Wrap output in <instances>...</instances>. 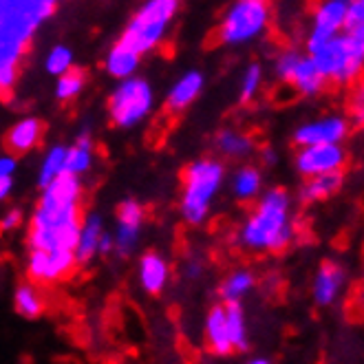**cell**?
I'll list each match as a JSON object with an SVG mask.
<instances>
[{"instance_id":"6da1fadb","label":"cell","mask_w":364,"mask_h":364,"mask_svg":"<svg viewBox=\"0 0 364 364\" xmlns=\"http://www.w3.org/2000/svg\"><path fill=\"white\" fill-rule=\"evenodd\" d=\"M82 179L62 175L40 190L38 203L29 217L27 245L42 252H75L82 230L80 217Z\"/></svg>"},{"instance_id":"7a4b0ae2","label":"cell","mask_w":364,"mask_h":364,"mask_svg":"<svg viewBox=\"0 0 364 364\" xmlns=\"http://www.w3.org/2000/svg\"><path fill=\"white\" fill-rule=\"evenodd\" d=\"M294 239L291 195L285 188L265 190L239 230V243L250 252H281Z\"/></svg>"},{"instance_id":"3957f363","label":"cell","mask_w":364,"mask_h":364,"mask_svg":"<svg viewBox=\"0 0 364 364\" xmlns=\"http://www.w3.org/2000/svg\"><path fill=\"white\" fill-rule=\"evenodd\" d=\"M55 0H3L0 3V67L18 69L36 31L53 18Z\"/></svg>"},{"instance_id":"277c9868","label":"cell","mask_w":364,"mask_h":364,"mask_svg":"<svg viewBox=\"0 0 364 364\" xmlns=\"http://www.w3.org/2000/svg\"><path fill=\"white\" fill-rule=\"evenodd\" d=\"M225 183V166L214 157H201L190 161L183 170V188L179 210L188 225L205 223L214 199Z\"/></svg>"},{"instance_id":"5b68a950","label":"cell","mask_w":364,"mask_h":364,"mask_svg":"<svg viewBox=\"0 0 364 364\" xmlns=\"http://www.w3.org/2000/svg\"><path fill=\"white\" fill-rule=\"evenodd\" d=\"M177 11V0H148L131 16L117 40L144 58L146 53L155 51L166 40Z\"/></svg>"},{"instance_id":"8992f818","label":"cell","mask_w":364,"mask_h":364,"mask_svg":"<svg viewBox=\"0 0 364 364\" xmlns=\"http://www.w3.org/2000/svg\"><path fill=\"white\" fill-rule=\"evenodd\" d=\"M311 60L327 82H360V75L364 71V27L340 33Z\"/></svg>"},{"instance_id":"52a82bcc","label":"cell","mask_w":364,"mask_h":364,"mask_svg":"<svg viewBox=\"0 0 364 364\" xmlns=\"http://www.w3.org/2000/svg\"><path fill=\"white\" fill-rule=\"evenodd\" d=\"M106 109H109L113 126L124 128V131L139 126L155 109V91L151 82L139 75L117 82L106 102Z\"/></svg>"},{"instance_id":"ba28073f","label":"cell","mask_w":364,"mask_h":364,"mask_svg":"<svg viewBox=\"0 0 364 364\" xmlns=\"http://www.w3.org/2000/svg\"><path fill=\"white\" fill-rule=\"evenodd\" d=\"M272 20V9L265 0H237L232 3L221 23H219V40L223 45L237 47L259 40Z\"/></svg>"},{"instance_id":"9c48e42d","label":"cell","mask_w":364,"mask_h":364,"mask_svg":"<svg viewBox=\"0 0 364 364\" xmlns=\"http://www.w3.org/2000/svg\"><path fill=\"white\" fill-rule=\"evenodd\" d=\"M349 0H325L316 5L311 16V29L305 36V51L309 58L318 55L333 38L345 33Z\"/></svg>"},{"instance_id":"30bf717a","label":"cell","mask_w":364,"mask_h":364,"mask_svg":"<svg viewBox=\"0 0 364 364\" xmlns=\"http://www.w3.org/2000/svg\"><path fill=\"white\" fill-rule=\"evenodd\" d=\"M349 119L345 115H325L311 122L301 124L294 131V144L298 148L309 146H342V141L349 135Z\"/></svg>"},{"instance_id":"8fae6325","label":"cell","mask_w":364,"mask_h":364,"mask_svg":"<svg viewBox=\"0 0 364 364\" xmlns=\"http://www.w3.org/2000/svg\"><path fill=\"white\" fill-rule=\"evenodd\" d=\"M347 164V153L342 146H309V148H298L294 157V166L298 175L305 179L320 177V175H331L342 173V168Z\"/></svg>"},{"instance_id":"7c38bea8","label":"cell","mask_w":364,"mask_h":364,"mask_svg":"<svg viewBox=\"0 0 364 364\" xmlns=\"http://www.w3.org/2000/svg\"><path fill=\"white\" fill-rule=\"evenodd\" d=\"M144 228V208L137 199H122L115 208V254L128 259L141 237Z\"/></svg>"},{"instance_id":"4fadbf2b","label":"cell","mask_w":364,"mask_h":364,"mask_svg":"<svg viewBox=\"0 0 364 364\" xmlns=\"http://www.w3.org/2000/svg\"><path fill=\"white\" fill-rule=\"evenodd\" d=\"M77 265L75 252H42L29 250L27 254V276L33 283H55L67 278Z\"/></svg>"},{"instance_id":"5bb4252c","label":"cell","mask_w":364,"mask_h":364,"mask_svg":"<svg viewBox=\"0 0 364 364\" xmlns=\"http://www.w3.org/2000/svg\"><path fill=\"white\" fill-rule=\"evenodd\" d=\"M347 285V269L338 261H323L316 269L311 283V298L318 307H331L342 296V289Z\"/></svg>"},{"instance_id":"9a60e30c","label":"cell","mask_w":364,"mask_h":364,"mask_svg":"<svg viewBox=\"0 0 364 364\" xmlns=\"http://www.w3.org/2000/svg\"><path fill=\"white\" fill-rule=\"evenodd\" d=\"M170 281V265L168 259L159 252H144L137 261V283L139 287L151 294L159 296Z\"/></svg>"},{"instance_id":"2e32d148","label":"cell","mask_w":364,"mask_h":364,"mask_svg":"<svg viewBox=\"0 0 364 364\" xmlns=\"http://www.w3.org/2000/svg\"><path fill=\"white\" fill-rule=\"evenodd\" d=\"M205 77L199 69H188L177 77V82L166 93V109L170 113H183L188 106L197 102L203 91Z\"/></svg>"},{"instance_id":"e0dca14e","label":"cell","mask_w":364,"mask_h":364,"mask_svg":"<svg viewBox=\"0 0 364 364\" xmlns=\"http://www.w3.org/2000/svg\"><path fill=\"white\" fill-rule=\"evenodd\" d=\"M203 338L210 353L214 355H230L234 353L232 347V338H230V327H228V314L225 305H214L205 314L203 320Z\"/></svg>"},{"instance_id":"ac0fdd59","label":"cell","mask_w":364,"mask_h":364,"mask_svg":"<svg viewBox=\"0 0 364 364\" xmlns=\"http://www.w3.org/2000/svg\"><path fill=\"white\" fill-rule=\"evenodd\" d=\"M42 122L38 117H23L9 126L5 144L11 155H25L40 144L42 139Z\"/></svg>"},{"instance_id":"d6986e66","label":"cell","mask_w":364,"mask_h":364,"mask_svg":"<svg viewBox=\"0 0 364 364\" xmlns=\"http://www.w3.org/2000/svg\"><path fill=\"white\" fill-rule=\"evenodd\" d=\"M104 234H106L104 219L100 217L97 212L87 214V217H84V221H82L80 241H77V247H75L77 265H89L95 259V256L100 254V243H102Z\"/></svg>"},{"instance_id":"ffe728a7","label":"cell","mask_w":364,"mask_h":364,"mask_svg":"<svg viewBox=\"0 0 364 364\" xmlns=\"http://www.w3.org/2000/svg\"><path fill=\"white\" fill-rule=\"evenodd\" d=\"M139 64H141V55L117 40L104 58V71L109 73L113 80L124 82V80L137 77Z\"/></svg>"},{"instance_id":"44dd1931","label":"cell","mask_w":364,"mask_h":364,"mask_svg":"<svg viewBox=\"0 0 364 364\" xmlns=\"http://www.w3.org/2000/svg\"><path fill=\"white\" fill-rule=\"evenodd\" d=\"M342 183H345V175H342V173H331V175H320V177L305 179L303 186L298 188V192H296V199L301 203H305V205H311V203H318V201H327L333 195H338Z\"/></svg>"},{"instance_id":"7402d4cb","label":"cell","mask_w":364,"mask_h":364,"mask_svg":"<svg viewBox=\"0 0 364 364\" xmlns=\"http://www.w3.org/2000/svg\"><path fill=\"white\" fill-rule=\"evenodd\" d=\"M230 190L234 199L239 201H254L261 199L263 195V173L254 166H241L234 170V175L230 177Z\"/></svg>"},{"instance_id":"603a6c76","label":"cell","mask_w":364,"mask_h":364,"mask_svg":"<svg viewBox=\"0 0 364 364\" xmlns=\"http://www.w3.org/2000/svg\"><path fill=\"white\" fill-rule=\"evenodd\" d=\"M95 164V141L89 131L80 133L73 146H69L67 155V175L82 177L87 175Z\"/></svg>"},{"instance_id":"cb8c5ba5","label":"cell","mask_w":364,"mask_h":364,"mask_svg":"<svg viewBox=\"0 0 364 364\" xmlns=\"http://www.w3.org/2000/svg\"><path fill=\"white\" fill-rule=\"evenodd\" d=\"M254 287L256 276L250 269H237L219 285V296L223 305H243V301L254 291Z\"/></svg>"},{"instance_id":"d4e9b609","label":"cell","mask_w":364,"mask_h":364,"mask_svg":"<svg viewBox=\"0 0 364 364\" xmlns=\"http://www.w3.org/2000/svg\"><path fill=\"white\" fill-rule=\"evenodd\" d=\"M67 155H69V146H64V144H53L45 153V157L40 161V168H38V188L40 190H45L55 179L67 175Z\"/></svg>"},{"instance_id":"484cf974","label":"cell","mask_w":364,"mask_h":364,"mask_svg":"<svg viewBox=\"0 0 364 364\" xmlns=\"http://www.w3.org/2000/svg\"><path fill=\"white\" fill-rule=\"evenodd\" d=\"M325 84H327V80L323 77V73L318 71L316 62H314L309 55H305L303 62L298 64L296 73H294L291 89H294L296 93L305 95V97H316L320 91L325 89Z\"/></svg>"},{"instance_id":"4316f807","label":"cell","mask_w":364,"mask_h":364,"mask_svg":"<svg viewBox=\"0 0 364 364\" xmlns=\"http://www.w3.org/2000/svg\"><path fill=\"white\" fill-rule=\"evenodd\" d=\"M14 309L20 318L36 320L45 314V298L33 283H20L14 289Z\"/></svg>"},{"instance_id":"83f0119b","label":"cell","mask_w":364,"mask_h":364,"mask_svg":"<svg viewBox=\"0 0 364 364\" xmlns=\"http://www.w3.org/2000/svg\"><path fill=\"white\" fill-rule=\"evenodd\" d=\"M217 151L228 159H245L254 153V139L239 131H221L217 135Z\"/></svg>"},{"instance_id":"f1b7e54d","label":"cell","mask_w":364,"mask_h":364,"mask_svg":"<svg viewBox=\"0 0 364 364\" xmlns=\"http://www.w3.org/2000/svg\"><path fill=\"white\" fill-rule=\"evenodd\" d=\"M225 314H228V327H230L234 353L247 351L250 349V327H247V316H245L243 305H225Z\"/></svg>"},{"instance_id":"f546056e","label":"cell","mask_w":364,"mask_h":364,"mask_svg":"<svg viewBox=\"0 0 364 364\" xmlns=\"http://www.w3.org/2000/svg\"><path fill=\"white\" fill-rule=\"evenodd\" d=\"M73 51L67 47V45H55L49 49L47 58H45V69L49 75L53 77H62V75H67L73 71Z\"/></svg>"},{"instance_id":"4dcf8cb0","label":"cell","mask_w":364,"mask_h":364,"mask_svg":"<svg viewBox=\"0 0 364 364\" xmlns=\"http://www.w3.org/2000/svg\"><path fill=\"white\" fill-rule=\"evenodd\" d=\"M303 53L296 51V49H285L276 55L274 60V75L281 80L285 87H291V80H294V73L298 69V64L303 62Z\"/></svg>"},{"instance_id":"1f68e13d","label":"cell","mask_w":364,"mask_h":364,"mask_svg":"<svg viewBox=\"0 0 364 364\" xmlns=\"http://www.w3.org/2000/svg\"><path fill=\"white\" fill-rule=\"evenodd\" d=\"M84 84H87V77H84V73L77 71V69H73L71 73L58 77V82H55V97H58L60 102L75 100V97L82 93Z\"/></svg>"},{"instance_id":"d6a6232c","label":"cell","mask_w":364,"mask_h":364,"mask_svg":"<svg viewBox=\"0 0 364 364\" xmlns=\"http://www.w3.org/2000/svg\"><path fill=\"white\" fill-rule=\"evenodd\" d=\"M263 84V67L259 62H252L245 67L243 75H241V87H239V97L241 102H252L259 93Z\"/></svg>"},{"instance_id":"836d02e7","label":"cell","mask_w":364,"mask_h":364,"mask_svg":"<svg viewBox=\"0 0 364 364\" xmlns=\"http://www.w3.org/2000/svg\"><path fill=\"white\" fill-rule=\"evenodd\" d=\"M349 111L355 124H364V80H360L351 91Z\"/></svg>"},{"instance_id":"e575fe53","label":"cell","mask_w":364,"mask_h":364,"mask_svg":"<svg viewBox=\"0 0 364 364\" xmlns=\"http://www.w3.org/2000/svg\"><path fill=\"white\" fill-rule=\"evenodd\" d=\"M362 27H364V0H349L345 31H355V29H362Z\"/></svg>"},{"instance_id":"d590c367","label":"cell","mask_w":364,"mask_h":364,"mask_svg":"<svg viewBox=\"0 0 364 364\" xmlns=\"http://www.w3.org/2000/svg\"><path fill=\"white\" fill-rule=\"evenodd\" d=\"M23 223H25V212L20 208H11V210L5 212L3 221H0V228H3V232H11V230L20 228Z\"/></svg>"},{"instance_id":"8d00e7d4","label":"cell","mask_w":364,"mask_h":364,"mask_svg":"<svg viewBox=\"0 0 364 364\" xmlns=\"http://www.w3.org/2000/svg\"><path fill=\"white\" fill-rule=\"evenodd\" d=\"M16 170H18L16 155L7 153V155L0 157V179H14L16 177Z\"/></svg>"},{"instance_id":"74e56055","label":"cell","mask_w":364,"mask_h":364,"mask_svg":"<svg viewBox=\"0 0 364 364\" xmlns=\"http://www.w3.org/2000/svg\"><path fill=\"white\" fill-rule=\"evenodd\" d=\"M203 272H205V265H203V261H199V259H188L186 265H183V274H186L188 278H192V281H197V278H201Z\"/></svg>"},{"instance_id":"f35d334b","label":"cell","mask_w":364,"mask_h":364,"mask_svg":"<svg viewBox=\"0 0 364 364\" xmlns=\"http://www.w3.org/2000/svg\"><path fill=\"white\" fill-rule=\"evenodd\" d=\"M16 84V69H9V67H0V89L3 91H9Z\"/></svg>"},{"instance_id":"ab89813d","label":"cell","mask_w":364,"mask_h":364,"mask_svg":"<svg viewBox=\"0 0 364 364\" xmlns=\"http://www.w3.org/2000/svg\"><path fill=\"white\" fill-rule=\"evenodd\" d=\"M115 252V237L111 232H106L104 237H102V243H100V254L102 256H109Z\"/></svg>"},{"instance_id":"60d3db41","label":"cell","mask_w":364,"mask_h":364,"mask_svg":"<svg viewBox=\"0 0 364 364\" xmlns=\"http://www.w3.org/2000/svg\"><path fill=\"white\" fill-rule=\"evenodd\" d=\"M259 155H261V159H263V164H265V166H276V161H278V155H276V153L272 151L269 146H265V148H263V151H261Z\"/></svg>"},{"instance_id":"b9f144b4","label":"cell","mask_w":364,"mask_h":364,"mask_svg":"<svg viewBox=\"0 0 364 364\" xmlns=\"http://www.w3.org/2000/svg\"><path fill=\"white\" fill-rule=\"evenodd\" d=\"M14 190V179H0V199H7Z\"/></svg>"},{"instance_id":"7bdbcfd3","label":"cell","mask_w":364,"mask_h":364,"mask_svg":"<svg viewBox=\"0 0 364 364\" xmlns=\"http://www.w3.org/2000/svg\"><path fill=\"white\" fill-rule=\"evenodd\" d=\"M245 364H272L269 358H263V355H256V358H250Z\"/></svg>"}]
</instances>
